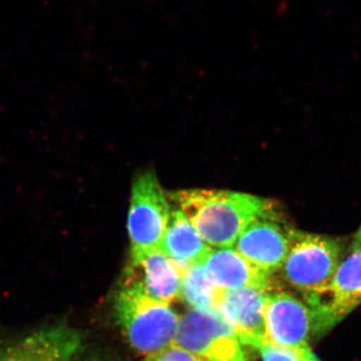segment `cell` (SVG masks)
Returning a JSON list of instances; mask_svg holds the SVG:
<instances>
[{
	"label": "cell",
	"mask_w": 361,
	"mask_h": 361,
	"mask_svg": "<svg viewBox=\"0 0 361 361\" xmlns=\"http://www.w3.org/2000/svg\"><path fill=\"white\" fill-rule=\"evenodd\" d=\"M171 199L213 248L233 247L249 223L273 202L224 190H182Z\"/></svg>",
	"instance_id": "cell-1"
},
{
	"label": "cell",
	"mask_w": 361,
	"mask_h": 361,
	"mask_svg": "<svg viewBox=\"0 0 361 361\" xmlns=\"http://www.w3.org/2000/svg\"><path fill=\"white\" fill-rule=\"evenodd\" d=\"M342 257L341 240L292 229L288 253L280 270L287 283L300 291L306 300L326 290Z\"/></svg>",
	"instance_id": "cell-2"
},
{
	"label": "cell",
	"mask_w": 361,
	"mask_h": 361,
	"mask_svg": "<svg viewBox=\"0 0 361 361\" xmlns=\"http://www.w3.org/2000/svg\"><path fill=\"white\" fill-rule=\"evenodd\" d=\"M115 311L123 334L140 355H154L174 343L180 318L168 303L121 288Z\"/></svg>",
	"instance_id": "cell-3"
},
{
	"label": "cell",
	"mask_w": 361,
	"mask_h": 361,
	"mask_svg": "<svg viewBox=\"0 0 361 361\" xmlns=\"http://www.w3.org/2000/svg\"><path fill=\"white\" fill-rule=\"evenodd\" d=\"M173 345L206 361H246L241 342L218 307L185 313Z\"/></svg>",
	"instance_id": "cell-4"
},
{
	"label": "cell",
	"mask_w": 361,
	"mask_h": 361,
	"mask_svg": "<svg viewBox=\"0 0 361 361\" xmlns=\"http://www.w3.org/2000/svg\"><path fill=\"white\" fill-rule=\"evenodd\" d=\"M130 201V256L156 250L167 230L172 210L155 173L148 171L135 178Z\"/></svg>",
	"instance_id": "cell-5"
},
{
	"label": "cell",
	"mask_w": 361,
	"mask_h": 361,
	"mask_svg": "<svg viewBox=\"0 0 361 361\" xmlns=\"http://www.w3.org/2000/svg\"><path fill=\"white\" fill-rule=\"evenodd\" d=\"M311 311L313 336L326 334L361 304V243L353 242L336 274L322 295L306 299Z\"/></svg>",
	"instance_id": "cell-6"
},
{
	"label": "cell",
	"mask_w": 361,
	"mask_h": 361,
	"mask_svg": "<svg viewBox=\"0 0 361 361\" xmlns=\"http://www.w3.org/2000/svg\"><path fill=\"white\" fill-rule=\"evenodd\" d=\"M292 229L272 204L249 223L233 248L258 269L272 275L283 265Z\"/></svg>",
	"instance_id": "cell-7"
},
{
	"label": "cell",
	"mask_w": 361,
	"mask_h": 361,
	"mask_svg": "<svg viewBox=\"0 0 361 361\" xmlns=\"http://www.w3.org/2000/svg\"><path fill=\"white\" fill-rule=\"evenodd\" d=\"M183 272L159 249L130 256L123 271L121 288L128 289L164 303L180 298Z\"/></svg>",
	"instance_id": "cell-8"
},
{
	"label": "cell",
	"mask_w": 361,
	"mask_h": 361,
	"mask_svg": "<svg viewBox=\"0 0 361 361\" xmlns=\"http://www.w3.org/2000/svg\"><path fill=\"white\" fill-rule=\"evenodd\" d=\"M312 315L307 304L286 292L271 291L266 299V341L289 348L310 346Z\"/></svg>",
	"instance_id": "cell-9"
},
{
	"label": "cell",
	"mask_w": 361,
	"mask_h": 361,
	"mask_svg": "<svg viewBox=\"0 0 361 361\" xmlns=\"http://www.w3.org/2000/svg\"><path fill=\"white\" fill-rule=\"evenodd\" d=\"M78 330L66 324L33 331L0 348V361H73L82 348Z\"/></svg>",
	"instance_id": "cell-10"
},
{
	"label": "cell",
	"mask_w": 361,
	"mask_h": 361,
	"mask_svg": "<svg viewBox=\"0 0 361 361\" xmlns=\"http://www.w3.org/2000/svg\"><path fill=\"white\" fill-rule=\"evenodd\" d=\"M271 291L258 287L221 291L217 307L232 325L241 343L257 348L266 341V299Z\"/></svg>",
	"instance_id": "cell-11"
},
{
	"label": "cell",
	"mask_w": 361,
	"mask_h": 361,
	"mask_svg": "<svg viewBox=\"0 0 361 361\" xmlns=\"http://www.w3.org/2000/svg\"><path fill=\"white\" fill-rule=\"evenodd\" d=\"M203 266L209 281L221 290L243 287L273 290L272 275L251 264L232 247L211 250Z\"/></svg>",
	"instance_id": "cell-12"
},
{
	"label": "cell",
	"mask_w": 361,
	"mask_h": 361,
	"mask_svg": "<svg viewBox=\"0 0 361 361\" xmlns=\"http://www.w3.org/2000/svg\"><path fill=\"white\" fill-rule=\"evenodd\" d=\"M158 249L183 273L193 265L203 263L212 250L178 208L171 212L167 230Z\"/></svg>",
	"instance_id": "cell-13"
},
{
	"label": "cell",
	"mask_w": 361,
	"mask_h": 361,
	"mask_svg": "<svg viewBox=\"0 0 361 361\" xmlns=\"http://www.w3.org/2000/svg\"><path fill=\"white\" fill-rule=\"evenodd\" d=\"M221 291L209 281L203 263L193 265L183 273L180 298L190 307L195 310L217 307Z\"/></svg>",
	"instance_id": "cell-14"
},
{
	"label": "cell",
	"mask_w": 361,
	"mask_h": 361,
	"mask_svg": "<svg viewBox=\"0 0 361 361\" xmlns=\"http://www.w3.org/2000/svg\"><path fill=\"white\" fill-rule=\"evenodd\" d=\"M257 349L262 361H322L310 346L289 348L264 341Z\"/></svg>",
	"instance_id": "cell-15"
},
{
	"label": "cell",
	"mask_w": 361,
	"mask_h": 361,
	"mask_svg": "<svg viewBox=\"0 0 361 361\" xmlns=\"http://www.w3.org/2000/svg\"><path fill=\"white\" fill-rule=\"evenodd\" d=\"M146 361H206L203 358L192 355L184 349L172 345L161 353L148 356Z\"/></svg>",
	"instance_id": "cell-16"
},
{
	"label": "cell",
	"mask_w": 361,
	"mask_h": 361,
	"mask_svg": "<svg viewBox=\"0 0 361 361\" xmlns=\"http://www.w3.org/2000/svg\"><path fill=\"white\" fill-rule=\"evenodd\" d=\"M356 240H361V226L360 231L357 232V234H356L355 238Z\"/></svg>",
	"instance_id": "cell-17"
},
{
	"label": "cell",
	"mask_w": 361,
	"mask_h": 361,
	"mask_svg": "<svg viewBox=\"0 0 361 361\" xmlns=\"http://www.w3.org/2000/svg\"><path fill=\"white\" fill-rule=\"evenodd\" d=\"M97 361V360H96ZM97 361H104V360H97Z\"/></svg>",
	"instance_id": "cell-18"
}]
</instances>
